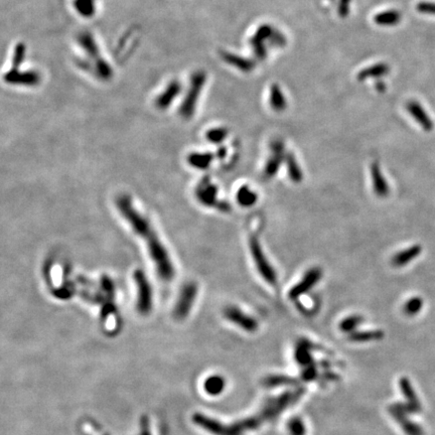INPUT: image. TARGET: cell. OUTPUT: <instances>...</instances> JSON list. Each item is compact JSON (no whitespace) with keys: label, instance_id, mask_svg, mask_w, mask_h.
<instances>
[{"label":"cell","instance_id":"24","mask_svg":"<svg viewBox=\"0 0 435 435\" xmlns=\"http://www.w3.org/2000/svg\"><path fill=\"white\" fill-rule=\"evenodd\" d=\"M297 380L285 375H270L263 379L262 384L267 388H276L280 386H296Z\"/></svg>","mask_w":435,"mask_h":435},{"label":"cell","instance_id":"36","mask_svg":"<svg viewBox=\"0 0 435 435\" xmlns=\"http://www.w3.org/2000/svg\"><path fill=\"white\" fill-rule=\"evenodd\" d=\"M417 11L424 14H432L435 15V2H426L422 1L416 5Z\"/></svg>","mask_w":435,"mask_h":435},{"label":"cell","instance_id":"21","mask_svg":"<svg viewBox=\"0 0 435 435\" xmlns=\"http://www.w3.org/2000/svg\"><path fill=\"white\" fill-rule=\"evenodd\" d=\"M384 336V333L379 330L375 331H356L354 333H350L349 339L355 343H368L373 341H379L382 339Z\"/></svg>","mask_w":435,"mask_h":435},{"label":"cell","instance_id":"33","mask_svg":"<svg viewBox=\"0 0 435 435\" xmlns=\"http://www.w3.org/2000/svg\"><path fill=\"white\" fill-rule=\"evenodd\" d=\"M287 429L289 435H306L307 428L305 422L300 417H292L287 423Z\"/></svg>","mask_w":435,"mask_h":435},{"label":"cell","instance_id":"11","mask_svg":"<svg viewBox=\"0 0 435 435\" xmlns=\"http://www.w3.org/2000/svg\"><path fill=\"white\" fill-rule=\"evenodd\" d=\"M389 413L391 416L400 424L401 428L407 435H424L423 429L408 418V413L401 409L398 403L392 404L389 407Z\"/></svg>","mask_w":435,"mask_h":435},{"label":"cell","instance_id":"22","mask_svg":"<svg viewBox=\"0 0 435 435\" xmlns=\"http://www.w3.org/2000/svg\"><path fill=\"white\" fill-rule=\"evenodd\" d=\"M374 21L378 26H396L401 21V14L397 10H386L376 14Z\"/></svg>","mask_w":435,"mask_h":435},{"label":"cell","instance_id":"10","mask_svg":"<svg viewBox=\"0 0 435 435\" xmlns=\"http://www.w3.org/2000/svg\"><path fill=\"white\" fill-rule=\"evenodd\" d=\"M79 43H80V45H82V47L84 48L86 52L89 55H91V58H93L95 60V62L97 63L98 67H99L100 75L104 78L110 77L111 76L110 68H109L108 64L106 62H104L101 59V55H99L98 47H96V44H95L93 37L88 33H84L79 37Z\"/></svg>","mask_w":435,"mask_h":435},{"label":"cell","instance_id":"34","mask_svg":"<svg viewBox=\"0 0 435 435\" xmlns=\"http://www.w3.org/2000/svg\"><path fill=\"white\" fill-rule=\"evenodd\" d=\"M228 136V130L226 128H213L209 130L205 134L206 139L212 143H221Z\"/></svg>","mask_w":435,"mask_h":435},{"label":"cell","instance_id":"18","mask_svg":"<svg viewBox=\"0 0 435 435\" xmlns=\"http://www.w3.org/2000/svg\"><path fill=\"white\" fill-rule=\"evenodd\" d=\"M284 162L286 164V169L289 179L295 183L301 182L304 179V173L295 156L291 153H287Z\"/></svg>","mask_w":435,"mask_h":435},{"label":"cell","instance_id":"16","mask_svg":"<svg viewBox=\"0 0 435 435\" xmlns=\"http://www.w3.org/2000/svg\"><path fill=\"white\" fill-rule=\"evenodd\" d=\"M312 347H313V345L306 338L299 339L296 344V348H295V352H294V358H295V361L297 362V364H299L304 368L314 363L312 356H311V351L313 349Z\"/></svg>","mask_w":435,"mask_h":435},{"label":"cell","instance_id":"3","mask_svg":"<svg viewBox=\"0 0 435 435\" xmlns=\"http://www.w3.org/2000/svg\"><path fill=\"white\" fill-rule=\"evenodd\" d=\"M250 251L253 257L254 263L256 265L257 270L261 277L271 285H275L277 282V274L271 263L268 261L267 257L264 254L263 249L261 247L260 241L256 236L250 238L249 241Z\"/></svg>","mask_w":435,"mask_h":435},{"label":"cell","instance_id":"30","mask_svg":"<svg viewBox=\"0 0 435 435\" xmlns=\"http://www.w3.org/2000/svg\"><path fill=\"white\" fill-rule=\"evenodd\" d=\"M223 58L226 62H228L232 66H235L236 68L242 70V71H250L253 68V64L249 62L246 59L240 58L238 55L232 54V53H224Z\"/></svg>","mask_w":435,"mask_h":435},{"label":"cell","instance_id":"12","mask_svg":"<svg viewBox=\"0 0 435 435\" xmlns=\"http://www.w3.org/2000/svg\"><path fill=\"white\" fill-rule=\"evenodd\" d=\"M406 109L414 120L421 126V128L426 132L432 131L434 127L433 121L420 103L414 100L409 101L406 104Z\"/></svg>","mask_w":435,"mask_h":435},{"label":"cell","instance_id":"7","mask_svg":"<svg viewBox=\"0 0 435 435\" xmlns=\"http://www.w3.org/2000/svg\"><path fill=\"white\" fill-rule=\"evenodd\" d=\"M323 277V271L319 267H312L305 273L300 281L296 283L289 291L288 296L292 300L298 299L300 296L307 293L313 288Z\"/></svg>","mask_w":435,"mask_h":435},{"label":"cell","instance_id":"4","mask_svg":"<svg viewBox=\"0 0 435 435\" xmlns=\"http://www.w3.org/2000/svg\"><path fill=\"white\" fill-rule=\"evenodd\" d=\"M205 83V74L204 72L195 73L191 79L190 90L180 106V115L183 118H191L196 110L199 96Z\"/></svg>","mask_w":435,"mask_h":435},{"label":"cell","instance_id":"9","mask_svg":"<svg viewBox=\"0 0 435 435\" xmlns=\"http://www.w3.org/2000/svg\"><path fill=\"white\" fill-rule=\"evenodd\" d=\"M286 153L284 144L280 140H275L271 143V156L268 158L264 167L263 176L265 179H272L279 171L282 162L285 161Z\"/></svg>","mask_w":435,"mask_h":435},{"label":"cell","instance_id":"17","mask_svg":"<svg viewBox=\"0 0 435 435\" xmlns=\"http://www.w3.org/2000/svg\"><path fill=\"white\" fill-rule=\"evenodd\" d=\"M180 90H181V86H180L179 82H177V81L172 82L165 88V91L157 97V99L155 101L156 106L159 109H166L168 106H171V104L174 102V100L177 98Z\"/></svg>","mask_w":435,"mask_h":435},{"label":"cell","instance_id":"14","mask_svg":"<svg viewBox=\"0 0 435 435\" xmlns=\"http://www.w3.org/2000/svg\"><path fill=\"white\" fill-rule=\"evenodd\" d=\"M371 178L373 182V190L377 197L387 198L390 194V186L385 179L381 171V166L378 162H373L371 165Z\"/></svg>","mask_w":435,"mask_h":435},{"label":"cell","instance_id":"31","mask_svg":"<svg viewBox=\"0 0 435 435\" xmlns=\"http://www.w3.org/2000/svg\"><path fill=\"white\" fill-rule=\"evenodd\" d=\"M423 307V299L420 296H413L409 298L403 307V311L408 316L417 315Z\"/></svg>","mask_w":435,"mask_h":435},{"label":"cell","instance_id":"27","mask_svg":"<svg viewBox=\"0 0 435 435\" xmlns=\"http://www.w3.org/2000/svg\"><path fill=\"white\" fill-rule=\"evenodd\" d=\"M389 72V67L386 64H377L372 67H368L358 73V79L364 81L369 78L382 77Z\"/></svg>","mask_w":435,"mask_h":435},{"label":"cell","instance_id":"32","mask_svg":"<svg viewBox=\"0 0 435 435\" xmlns=\"http://www.w3.org/2000/svg\"><path fill=\"white\" fill-rule=\"evenodd\" d=\"M76 10L84 17H91L95 13L94 0H75Z\"/></svg>","mask_w":435,"mask_h":435},{"label":"cell","instance_id":"35","mask_svg":"<svg viewBox=\"0 0 435 435\" xmlns=\"http://www.w3.org/2000/svg\"><path fill=\"white\" fill-rule=\"evenodd\" d=\"M317 375H318V372H317V369H316V367L313 363V364L304 368V371L301 372V379L306 382H310V381L315 380Z\"/></svg>","mask_w":435,"mask_h":435},{"label":"cell","instance_id":"15","mask_svg":"<svg viewBox=\"0 0 435 435\" xmlns=\"http://www.w3.org/2000/svg\"><path fill=\"white\" fill-rule=\"evenodd\" d=\"M422 252V247L420 245H412L408 248L399 251L391 259V263L394 267H404L415 260Z\"/></svg>","mask_w":435,"mask_h":435},{"label":"cell","instance_id":"19","mask_svg":"<svg viewBox=\"0 0 435 435\" xmlns=\"http://www.w3.org/2000/svg\"><path fill=\"white\" fill-rule=\"evenodd\" d=\"M399 385H400V389H401V391H402V393H403V395L406 399V403H408L413 408H415L418 412H420L421 411L420 400L418 399V397H417V395H416V393H415V391L412 387L411 382L408 380V378L402 377L400 379Z\"/></svg>","mask_w":435,"mask_h":435},{"label":"cell","instance_id":"1","mask_svg":"<svg viewBox=\"0 0 435 435\" xmlns=\"http://www.w3.org/2000/svg\"><path fill=\"white\" fill-rule=\"evenodd\" d=\"M305 389L296 388L295 390L286 391L280 396L271 398L256 414L246 419L237 421L234 424L225 425L222 422L207 417L204 414L196 413L193 421L214 435H244L246 431H252L260 428L264 423L275 420L283 411L294 404L304 395Z\"/></svg>","mask_w":435,"mask_h":435},{"label":"cell","instance_id":"5","mask_svg":"<svg viewBox=\"0 0 435 435\" xmlns=\"http://www.w3.org/2000/svg\"><path fill=\"white\" fill-rule=\"evenodd\" d=\"M134 281L137 287V309L142 314H147L153 308V289L142 270L134 272Z\"/></svg>","mask_w":435,"mask_h":435},{"label":"cell","instance_id":"20","mask_svg":"<svg viewBox=\"0 0 435 435\" xmlns=\"http://www.w3.org/2000/svg\"><path fill=\"white\" fill-rule=\"evenodd\" d=\"M258 201V195L249 185H242L237 192V202L244 207H250Z\"/></svg>","mask_w":435,"mask_h":435},{"label":"cell","instance_id":"25","mask_svg":"<svg viewBox=\"0 0 435 435\" xmlns=\"http://www.w3.org/2000/svg\"><path fill=\"white\" fill-rule=\"evenodd\" d=\"M213 159H214V155L212 154H209V153H205V154L195 153V154H191L187 157L188 163L193 167H196L198 169L207 168L212 164Z\"/></svg>","mask_w":435,"mask_h":435},{"label":"cell","instance_id":"37","mask_svg":"<svg viewBox=\"0 0 435 435\" xmlns=\"http://www.w3.org/2000/svg\"><path fill=\"white\" fill-rule=\"evenodd\" d=\"M218 156L219 157H224L225 155H226V148H224V147H221L220 149H219V152H218Z\"/></svg>","mask_w":435,"mask_h":435},{"label":"cell","instance_id":"26","mask_svg":"<svg viewBox=\"0 0 435 435\" xmlns=\"http://www.w3.org/2000/svg\"><path fill=\"white\" fill-rule=\"evenodd\" d=\"M225 385L226 382L223 377L214 375L205 380L204 387L207 394H210L211 396H217L223 392V390L225 389Z\"/></svg>","mask_w":435,"mask_h":435},{"label":"cell","instance_id":"28","mask_svg":"<svg viewBox=\"0 0 435 435\" xmlns=\"http://www.w3.org/2000/svg\"><path fill=\"white\" fill-rule=\"evenodd\" d=\"M270 105L275 111H283L286 106V99L277 85H273L270 89Z\"/></svg>","mask_w":435,"mask_h":435},{"label":"cell","instance_id":"29","mask_svg":"<svg viewBox=\"0 0 435 435\" xmlns=\"http://www.w3.org/2000/svg\"><path fill=\"white\" fill-rule=\"evenodd\" d=\"M364 321V317L358 314H353L344 318L339 324V329L343 333H352L357 331Z\"/></svg>","mask_w":435,"mask_h":435},{"label":"cell","instance_id":"6","mask_svg":"<svg viewBox=\"0 0 435 435\" xmlns=\"http://www.w3.org/2000/svg\"><path fill=\"white\" fill-rule=\"evenodd\" d=\"M198 294V286L194 282L186 283L179 293V300L175 307V316L179 319H183L190 313L193 305Z\"/></svg>","mask_w":435,"mask_h":435},{"label":"cell","instance_id":"13","mask_svg":"<svg viewBox=\"0 0 435 435\" xmlns=\"http://www.w3.org/2000/svg\"><path fill=\"white\" fill-rule=\"evenodd\" d=\"M197 197L199 201L206 206H214L218 202V187L209 179H203L197 188Z\"/></svg>","mask_w":435,"mask_h":435},{"label":"cell","instance_id":"23","mask_svg":"<svg viewBox=\"0 0 435 435\" xmlns=\"http://www.w3.org/2000/svg\"><path fill=\"white\" fill-rule=\"evenodd\" d=\"M6 81L9 83L14 84H22V85H35L39 83V76L34 73L27 72L25 74H18L16 72L10 71L6 75Z\"/></svg>","mask_w":435,"mask_h":435},{"label":"cell","instance_id":"8","mask_svg":"<svg viewBox=\"0 0 435 435\" xmlns=\"http://www.w3.org/2000/svg\"><path fill=\"white\" fill-rule=\"evenodd\" d=\"M224 316L231 323L248 333H255L259 327L258 321L253 316L248 315L237 307L230 306L226 307L224 310Z\"/></svg>","mask_w":435,"mask_h":435},{"label":"cell","instance_id":"2","mask_svg":"<svg viewBox=\"0 0 435 435\" xmlns=\"http://www.w3.org/2000/svg\"><path fill=\"white\" fill-rule=\"evenodd\" d=\"M116 205L132 230L145 241L158 276L163 281H172L176 274L174 264L150 222L134 206L132 200L127 196H120L116 201Z\"/></svg>","mask_w":435,"mask_h":435}]
</instances>
